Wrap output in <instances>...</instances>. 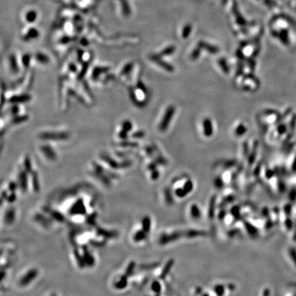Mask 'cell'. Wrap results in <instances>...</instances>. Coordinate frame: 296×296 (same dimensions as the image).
I'll list each match as a JSON object with an SVG mask.
<instances>
[{"label":"cell","mask_w":296,"mask_h":296,"mask_svg":"<svg viewBox=\"0 0 296 296\" xmlns=\"http://www.w3.org/2000/svg\"><path fill=\"white\" fill-rule=\"evenodd\" d=\"M183 236H184V232H180V231L174 232L169 235H162L159 239V243L161 245L167 244V243H172L173 241L178 240V239Z\"/></svg>","instance_id":"obj_1"},{"label":"cell","mask_w":296,"mask_h":296,"mask_svg":"<svg viewBox=\"0 0 296 296\" xmlns=\"http://www.w3.org/2000/svg\"><path fill=\"white\" fill-rule=\"evenodd\" d=\"M174 112H175V108L174 106H169V107L167 109L165 114H164L163 118H162V122L160 124L159 128L160 130L164 131L167 128L169 124V122H171V120H172V119L173 117V115H174Z\"/></svg>","instance_id":"obj_2"},{"label":"cell","mask_w":296,"mask_h":296,"mask_svg":"<svg viewBox=\"0 0 296 296\" xmlns=\"http://www.w3.org/2000/svg\"><path fill=\"white\" fill-rule=\"evenodd\" d=\"M41 137L45 140H66L69 135L65 132H45L41 134Z\"/></svg>","instance_id":"obj_3"},{"label":"cell","mask_w":296,"mask_h":296,"mask_svg":"<svg viewBox=\"0 0 296 296\" xmlns=\"http://www.w3.org/2000/svg\"><path fill=\"white\" fill-rule=\"evenodd\" d=\"M31 99L30 95L28 94H22V95H16L14 96L10 97L9 102L12 104H17L19 103H24V102L30 101Z\"/></svg>","instance_id":"obj_4"},{"label":"cell","mask_w":296,"mask_h":296,"mask_svg":"<svg viewBox=\"0 0 296 296\" xmlns=\"http://www.w3.org/2000/svg\"><path fill=\"white\" fill-rule=\"evenodd\" d=\"M41 150L43 154H45V157L49 158L50 160H54L56 158V152L49 145H43L41 147Z\"/></svg>","instance_id":"obj_5"},{"label":"cell","mask_w":296,"mask_h":296,"mask_svg":"<svg viewBox=\"0 0 296 296\" xmlns=\"http://www.w3.org/2000/svg\"><path fill=\"white\" fill-rule=\"evenodd\" d=\"M207 235L205 231L197 230H189L184 232V236L187 238H195L199 237H205Z\"/></svg>","instance_id":"obj_6"},{"label":"cell","mask_w":296,"mask_h":296,"mask_svg":"<svg viewBox=\"0 0 296 296\" xmlns=\"http://www.w3.org/2000/svg\"><path fill=\"white\" fill-rule=\"evenodd\" d=\"M174 259H170V260H169L167 262V263L165 264V265H164V267L163 270H162L161 274H160V279H164V278H166V276H167V275L169 274V273L170 272L171 270H172V267L174 266Z\"/></svg>","instance_id":"obj_7"},{"label":"cell","mask_w":296,"mask_h":296,"mask_svg":"<svg viewBox=\"0 0 296 296\" xmlns=\"http://www.w3.org/2000/svg\"><path fill=\"white\" fill-rule=\"evenodd\" d=\"M37 275V271L35 270H31L28 272V274H27L24 278H23L20 281V284L22 285H25L30 283L31 281H32V278H34Z\"/></svg>","instance_id":"obj_8"},{"label":"cell","mask_w":296,"mask_h":296,"mask_svg":"<svg viewBox=\"0 0 296 296\" xmlns=\"http://www.w3.org/2000/svg\"><path fill=\"white\" fill-rule=\"evenodd\" d=\"M151 59L152 60H153V61L155 62L156 63H157L158 64H159V65L160 66H162V67L163 68V69H165L166 70L172 72V71L174 70V68H173L172 66L169 65V64L168 63H167V62L162 61V60L160 58L159 56H152Z\"/></svg>","instance_id":"obj_9"},{"label":"cell","mask_w":296,"mask_h":296,"mask_svg":"<svg viewBox=\"0 0 296 296\" xmlns=\"http://www.w3.org/2000/svg\"><path fill=\"white\" fill-rule=\"evenodd\" d=\"M244 226L246 230L247 231V232L249 233V235L253 238H255L258 235V230H257V228H256L255 226H253L251 223L248 222H244Z\"/></svg>","instance_id":"obj_10"},{"label":"cell","mask_w":296,"mask_h":296,"mask_svg":"<svg viewBox=\"0 0 296 296\" xmlns=\"http://www.w3.org/2000/svg\"><path fill=\"white\" fill-rule=\"evenodd\" d=\"M215 207H216V196L212 197L210 200L209 207H208V217L210 219H212L214 217V212H215Z\"/></svg>","instance_id":"obj_11"},{"label":"cell","mask_w":296,"mask_h":296,"mask_svg":"<svg viewBox=\"0 0 296 296\" xmlns=\"http://www.w3.org/2000/svg\"><path fill=\"white\" fill-rule=\"evenodd\" d=\"M198 46H199V47H200V48L205 49L206 50H207L208 51H209L210 53L212 54H215L217 52L219 51V49L217 47L208 44V43L204 42V41H200V42H199V43H198Z\"/></svg>","instance_id":"obj_12"},{"label":"cell","mask_w":296,"mask_h":296,"mask_svg":"<svg viewBox=\"0 0 296 296\" xmlns=\"http://www.w3.org/2000/svg\"><path fill=\"white\" fill-rule=\"evenodd\" d=\"M204 134L206 136H210L212 134V127L211 122L209 119H206L204 121Z\"/></svg>","instance_id":"obj_13"},{"label":"cell","mask_w":296,"mask_h":296,"mask_svg":"<svg viewBox=\"0 0 296 296\" xmlns=\"http://www.w3.org/2000/svg\"><path fill=\"white\" fill-rule=\"evenodd\" d=\"M190 213L191 217L195 219H198L201 217V211H200L199 207L195 204L191 206Z\"/></svg>","instance_id":"obj_14"},{"label":"cell","mask_w":296,"mask_h":296,"mask_svg":"<svg viewBox=\"0 0 296 296\" xmlns=\"http://www.w3.org/2000/svg\"><path fill=\"white\" fill-rule=\"evenodd\" d=\"M142 228L146 233L149 232L151 229V219L149 217L146 216L142 219Z\"/></svg>","instance_id":"obj_15"},{"label":"cell","mask_w":296,"mask_h":296,"mask_svg":"<svg viewBox=\"0 0 296 296\" xmlns=\"http://www.w3.org/2000/svg\"><path fill=\"white\" fill-rule=\"evenodd\" d=\"M38 36H39L38 31H37V30H36V29L33 28V29H30V30H29L28 32H27V34L25 35L24 38H25V40L28 41V40H30V39H33L34 38H36V37Z\"/></svg>","instance_id":"obj_16"},{"label":"cell","mask_w":296,"mask_h":296,"mask_svg":"<svg viewBox=\"0 0 296 296\" xmlns=\"http://www.w3.org/2000/svg\"><path fill=\"white\" fill-rule=\"evenodd\" d=\"M146 232H145L144 230H140L138 231L135 233L134 235V240L136 241V242H140L141 241L144 240V239H146Z\"/></svg>","instance_id":"obj_17"},{"label":"cell","mask_w":296,"mask_h":296,"mask_svg":"<svg viewBox=\"0 0 296 296\" xmlns=\"http://www.w3.org/2000/svg\"><path fill=\"white\" fill-rule=\"evenodd\" d=\"M37 16L36 12L34 11V10H30V11L28 12L26 14V21L29 23H32L34 22L35 20H36Z\"/></svg>","instance_id":"obj_18"},{"label":"cell","mask_w":296,"mask_h":296,"mask_svg":"<svg viewBox=\"0 0 296 296\" xmlns=\"http://www.w3.org/2000/svg\"><path fill=\"white\" fill-rule=\"evenodd\" d=\"M36 59L37 61L42 64H46L49 62V58L47 55L42 53H38L36 55Z\"/></svg>","instance_id":"obj_19"},{"label":"cell","mask_w":296,"mask_h":296,"mask_svg":"<svg viewBox=\"0 0 296 296\" xmlns=\"http://www.w3.org/2000/svg\"><path fill=\"white\" fill-rule=\"evenodd\" d=\"M164 195H165V200L169 205H172L174 204V198H173L171 191L166 189L164 191Z\"/></svg>","instance_id":"obj_20"},{"label":"cell","mask_w":296,"mask_h":296,"mask_svg":"<svg viewBox=\"0 0 296 296\" xmlns=\"http://www.w3.org/2000/svg\"><path fill=\"white\" fill-rule=\"evenodd\" d=\"M214 291L217 295L218 296H222L224 294V291L225 288L222 285H218L217 286L214 287Z\"/></svg>","instance_id":"obj_21"},{"label":"cell","mask_w":296,"mask_h":296,"mask_svg":"<svg viewBox=\"0 0 296 296\" xmlns=\"http://www.w3.org/2000/svg\"><path fill=\"white\" fill-rule=\"evenodd\" d=\"M191 29H192V27H191L190 24H188V25H187V26H185V27L184 28V29H183V31H182V37L183 38L186 39L189 36V34H190V33H191Z\"/></svg>","instance_id":"obj_22"},{"label":"cell","mask_w":296,"mask_h":296,"mask_svg":"<svg viewBox=\"0 0 296 296\" xmlns=\"http://www.w3.org/2000/svg\"><path fill=\"white\" fill-rule=\"evenodd\" d=\"M183 189H184V191H186L187 193H190L193 189V184L192 181L187 180V182H185V184L184 185V188Z\"/></svg>","instance_id":"obj_23"},{"label":"cell","mask_w":296,"mask_h":296,"mask_svg":"<svg viewBox=\"0 0 296 296\" xmlns=\"http://www.w3.org/2000/svg\"><path fill=\"white\" fill-rule=\"evenodd\" d=\"M175 51V47L174 46H169L168 47H167L165 49H164L163 51H161L160 53V56H167L170 55V54H173Z\"/></svg>","instance_id":"obj_24"},{"label":"cell","mask_w":296,"mask_h":296,"mask_svg":"<svg viewBox=\"0 0 296 296\" xmlns=\"http://www.w3.org/2000/svg\"><path fill=\"white\" fill-rule=\"evenodd\" d=\"M152 289L156 293H160L161 291V286L158 281H154L152 285Z\"/></svg>","instance_id":"obj_25"},{"label":"cell","mask_w":296,"mask_h":296,"mask_svg":"<svg viewBox=\"0 0 296 296\" xmlns=\"http://www.w3.org/2000/svg\"><path fill=\"white\" fill-rule=\"evenodd\" d=\"M231 213L235 218H239L240 217V208L238 206H233L231 209Z\"/></svg>","instance_id":"obj_26"},{"label":"cell","mask_w":296,"mask_h":296,"mask_svg":"<svg viewBox=\"0 0 296 296\" xmlns=\"http://www.w3.org/2000/svg\"><path fill=\"white\" fill-rule=\"evenodd\" d=\"M188 194L186 191H184V189H181V188H178V189H177L176 190V195L178 196V197H180V198H182V197H184L186 196V195Z\"/></svg>","instance_id":"obj_27"},{"label":"cell","mask_w":296,"mask_h":296,"mask_svg":"<svg viewBox=\"0 0 296 296\" xmlns=\"http://www.w3.org/2000/svg\"><path fill=\"white\" fill-rule=\"evenodd\" d=\"M32 184L34 186V190L37 191L39 190V182L38 181V178H37L36 174L34 173V176H33V180H32Z\"/></svg>","instance_id":"obj_28"},{"label":"cell","mask_w":296,"mask_h":296,"mask_svg":"<svg viewBox=\"0 0 296 296\" xmlns=\"http://www.w3.org/2000/svg\"><path fill=\"white\" fill-rule=\"evenodd\" d=\"M126 285H127V278H122V279H120V280L116 284V286L118 287V288H124V287L126 286Z\"/></svg>","instance_id":"obj_29"},{"label":"cell","mask_w":296,"mask_h":296,"mask_svg":"<svg viewBox=\"0 0 296 296\" xmlns=\"http://www.w3.org/2000/svg\"><path fill=\"white\" fill-rule=\"evenodd\" d=\"M289 255H290V256L291 257V259H292V260L296 266V250L295 249H293V248H291V249L289 250Z\"/></svg>","instance_id":"obj_30"},{"label":"cell","mask_w":296,"mask_h":296,"mask_svg":"<svg viewBox=\"0 0 296 296\" xmlns=\"http://www.w3.org/2000/svg\"><path fill=\"white\" fill-rule=\"evenodd\" d=\"M30 56H29V54H26V55H25L24 57H23V64H24V66L28 67V64L30 62Z\"/></svg>","instance_id":"obj_31"},{"label":"cell","mask_w":296,"mask_h":296,"mask_svg":"<svg viewBox=\"0 0 296 296\" xmlns=\"http://www.w3.org/2000/svg\"><path fill=\"white\" fill-rule=\"evenodd\" d=\"M199 53H200V47H199V48L195 49L194 51H193L192 54H191V58H192V59H193V60L196 59L197 58L199 57Z\"/></svg>","instance_id":"obj_32"},{"label":"cell","mask_w":296,"mask_h":296,"mask_svg":"<svg viewBox=\"0 0 296 296\" xmlns=\"http://www.w3.org/2000/svg\"><path fill=\"white\" fill-rule=\"evenodd\" d=\"M245 132V128L243 126V125H240V126H239L238 128H237L236 132L238 135H241L243 134Z\"/></svg>","instance_id":"obj_33"},{"label":"cell","mask_w":296,"mask_h":296,"mask_svg":"<svg viewBox=\"0 0 296 296\" xmlns=\"http://www.w3.org/2000/svg\"><path fill=\"white\" fill-rule=\"evenodd\" d=\"M134 262H131V263L128 265V270H127V274L126 275H129L130 274H132L133 271H134Z\"/></svg>","instance_id":"obj_34"},{"label":"cell","mask_w":296,"mask_h":296,"mask_svg":"<svg viewBox=\"0 0 296 296\" xmlns=\"http://www.w3.org/2000/svg\"><path fill=\"white\" fill-rule=\"evenodd\" d=\"M7 215L8 217L7 218V220H8V222H12V220L14 219V212L12 211V210H10V211H8L7 212Z\"/></svg>","instance_id":"obj_35"},{"label":"cell","mask_w":296,"mask_h":296,"mask_svg":"<svg viewBox=\"0 0 296 296\" xmlns=\"http://www.w3.org/2000/svg\"><path fill=\"white\" fill-rule=\"evenodd\" d=\"M219 62V64H221V65H222L223 69H224V72H226V73L228 72V67H227V65H226V61H225L224 60H220V61Z\"/></svg>","instance_id":"obj_36"},{"label":"cell","mask_w":296,"mask_h":296,"mask_svg":"<svg viewBox=\"0 0 296 296\" xmlns=\"http://www.w3.org/2000/svg\"><path fill=\"white\" fill-rule=\"evenodd\" d=\"M214 184H215L216 187H217L218 189H221L223 186V182L220 178L216 179L215 182H214Z\"/></svg>","instance_id":"obj_37"},{"label":"cell","mask_w":296,"mask_h":296,"mask_svg":"<svg viewBox=\"0 0 296 296\" xmlns=\"http://www.w3.org/2000/svg\"><path fill=\"white\" fill-rule=\"evenodd\" d=\"M226 210H223L219 212V218L220 219H223L226 217Z\"/></svg>","instance_id":"obj_38"},{"label":"cell","mask_w":296,"mask_h":296,"mask_svg":"<svg viewBox=\"0 0 296 296\" xmlns=\"http://www.w3.org/2000/svg\"><path fill=\"white\" fill-rule=\"evenodd\" d=\"M285 224H286V227L287 228H289V229H290L292 228V226H293V223L292 222H291V220H289V219H287L286 222H285Z\"/></svg>","instance_id":"obj_39"},{"label":"cell","mask_w":296,"mask_h":296,"mask_svg":"<svg viewBox=\"0 0 296 296\" xmlns=\"http://www.w3.org/2000/svg\"><path fill=\"white\" fill-rule=\"evenodd\" d=\"M158 173L154 171V172H153V173L152 174V178L153 179V180H156V179L158 178Z\"/></svg>","instance_id":"obj_40"},{"label":"cell","mask_w":296,"mask_h":296,"mask_svg":"<svg viewBox=\"0 0 296 296\" xmlns=\"http://www.w3.org/2000/svg\"><path fill=\"white\" fill-rule=\"evenodd\" d=\"M270 289H265L262 293V296H270Z\"/></svg>","instance_id":"obj_41"},{"label":"cell","mask_w":296,"mask_h":296,"mask_svg":"<svg viewBox=\"0 0 296 296\" xmlns=\"http://www.w3.org/2000/svg\"><path fill=\"white\" fill-rule=\"evenodd\" d=\"M142 136H143V132H141V131L137 133V134H134V135H133V137H135V138H140V137Z\"/></svg>","instance_id":"obj_42"},{"label":"cell","mask_w":296,"mask_h":296,"mask_svg":"<svg viewBox=\"0 0 296 296\" xmlns=\"http://www.w3.org/2000/svg\"><path fill=\"white\" fill-rule=\"evenodd\" d=\"M291 208L290 206H286L285 207V212H288V213H290V212H291Z\"/></svg>","instance_id":"obj_43"}]
</instances>
